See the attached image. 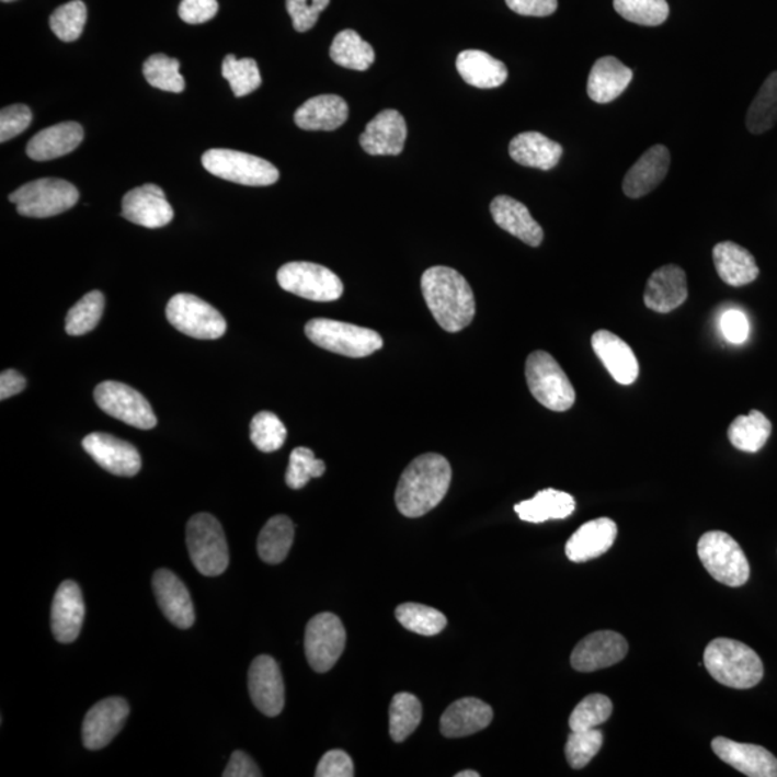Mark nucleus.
Returning a JSON list of instances; mask_svg holds the SVG:
<instances>
[{
    "label": "nucleus",
    "instance_id": "nucleus-1",
    "mask_svg": "<svg viewBox=\"0 0 777 777\" xmlns=\"http://www.w3.org/2000/svg\"><path fill=\"white\" fill-rule=\"evenodd\" d=\"M422 294L436 323L458 333L472 323L476 298L467 279L448 266H432L421 278Z\"/></svg>",
    "mask_w": 777,
    "mask_h": 777
},
{
    "label": "nucleus",
    "instance_id": "nucleus-2",
    "mask_svg": "<svg viewBox=\"0 0 777 777\" xmlns=\"http://www.w3.org/2000/svg\"><path fill=\"white\" fill-rule=\"evenodd\" d=\"M453 470L448 459L439 454H424L413 459L399 480L397 507L404 517L425 516L447 495Z\"/></svg>",
    "mask_w": 777,
    "mask_h": 777
},
{
    "label": "nucleus",
    "instance_id": "nucleus-3",
    "mask_svg": "<svg viewBox=\"0 0 777 777\" xmlns=\"http://www.w3.org/2000/svg\"><path fill=\"white\" fill-rule=\"evenodd\" d=\"M705 665L717 683L730 688H753L763 678L761 656L734 639L717 638L708 643Z\"/></svg>",
    "mask_w": 777,
    "mask_h": 777
},
{
    "label": "nucleus",
    "instance_id": "nucleus-4",
    "mask_svg": "<svg viewBox=\"0 0 777 777\" xmlns=\"http://www.w3.org/2000/svg\"><path fill=\"white\" fill-rule=\"evenodd\" d=\"M306 335L316 346L342 356H370L384 347V339L375 330L330 319H312L306 324Z\"/></svg>",
    "mask_w": 777,
    "mask_h": 777
},
{
    "label": "nucleus",
    "instance_id": "nucleus-5",
    "mask_svg": "<svg viewBox=\"0 0 777 777\" xmlns=\"http://www.w3.org/2000/svg\"><path fill=\"white\" fill-rule=\"evenodd\" d=\"M528 389L536 401L555 412L569 411L576 401L572 381L547 352H533L526 362Z\"/></svg>",
    "mask_w": 777,
    "mask_h": 777
},
{
    "label": "nucleus",
    "instance_id": "nucleus-6",
    "mask_svg": "<svg viewBox=\"0 0 777 777\" xmlns=\"http://www.w3.org/2000/svg\"><path fill=\"white\" fill-rule=\"evenodd\" d=\"M186 542L193 565L204 576H219L228 569L227 537L218 519L210 514L199 513L188 519Z\"/></svg>",
    "mask_w": 777,
    "mask_h": 777
},
{
    "label": "nucleus",
    "instance_id": "nucleus-7",
    "mask_svg": "<svg viewBox=\"0 0 777 777\" xmlns=\"http://www.w3.org/2000/svg\"><path fill=\"white\" fill-rule=\"evenodd\" d=\"M78 199L80 193L72 183L53 178L36 179L9 195L18 214L27 218H50L67 213Z\"/></svg>",
    "mask_w": 777,
    "mask_h": 777
},
{
    "label": "nucleus",
    "instance_id": "nucleus-8",
    "mask_svg": "<svg viewBox=\"0 0 777 777\" xmlns=\"http://www.w3.org/2000/svg\"><path fill=\"white\" fill-rule=\"evenodd\" d=\"M698 558L717 582L740 587L751 578V564L742 547L728 533L708 532L698 541Z\"/></svg>",
    "mask_w": 777,
    "mask_h": 777
},
{
    "label": "nucleus",
    "instance_id": "nucleus-9",
    "mask_svg": "<svg viewBox=\"0 0 777 777\" xmlns=\"http://www.w3.org/2000/svg\"><path fill=\"white\" fill-rule=\"evenodd\" d=\"M202 164L214 176L245 186H271L279 179L278 169L266 160L238 150L213 149L202 156Z\"/></svg>",
    "mask_w": 777,
    "mask_h": 777
},
{
    "label": "nucleus",
    "instance_id": "nucleus-10",
    "mask_svg": "<svg viewBox=\"0 0 777 777\" xmlns=\"http://www.w3.org/2000/svg\"><path fill=\"white\" fill-rule=\"evenodd\" d=\"M165 317L174 329L188 338L216 340L227 333L228 325L224 316L193 294L182 293L170 298Z\"/></svg>",
    "mask_w": 777,
    "mask_h": 777
},
{
    "label": "nucleus",
    "instance_id": "nucleus-11",
    "mask_svg": "<svg viewBox=\"0 0 777 777\" xmlns=\"http://www.w3.org/2000/svg\"><path fill=\"white\" fill-rule=\"evenodd\" d=\"M277 279L285 292L311 301H335L344 292L333 271L312 262H288L278 270Z\"/></svg>",
    "mask_w": 777,
    "mask_h": 777
},
{
    "label": "nucleus",
    "instance_id": "nucleus-12",
    "mask_svg": "<svg viewBox=\"0 0 777 777\" xmlns=\"http://www.w3.org/2000/svg\"><path fill=\"white\" fill-rule=\"evenodd\" d=\"M94 399L101 411L124 424L139 430H153L158 425V418L149 401L122 381H103L96 386Z\"/></svg>",
    "mask_w": 777,
    "mask_h": 777
},
{
    "label": "nucleus",
    "instance_id": "nucleus-13",
    "mask_svg": "<svg viewBox=\"0 0 777 777\" xmlns=\"http://www.w3.org/2000/svg\"><path fill=\"white\" fill-rule=\"evenodd\" d=\"M346 647V629L339 616L316 615L306 628L305 650L308 664L317 673H328Z\"/></svg>",
    "mask_w": 777,
    "mask_h": 777
},
{
    "label": "nucleus",
    "instance_id": "nucleus-14",
    "mask_svg": "<svg viewBox=\"0 0 777 777\" xmlns=\"http://www.w3.org/2000/svg\"><path fill=\"white\" fill-rule=\"evenodd\" d=\"M130 707L124 698L110 697L96 702L82 723V743L89 751L108 746L123 730Z\"/></svg>",
    "mask_w": 777,
    "mask_h": 777
},
{
    "label": "nucleus",
    "instance_id": "nucleus-15",
    "mask_svg": "<svg viewBox=\"0 0 777 777\" xmlns=\"http://www.w3.org/2000/svg\"><path fill=\"white\" fill-rule=\"evenodd\" d=\"M82 448L105 471L119 477H135L141 468V457L135 445L116 436L93 432L82 441Z\"/></svg>",
    "mask_w": 777,
    "mask_h": 777
},
{
    "label": "nucleus",
    "instance_id": "nucleus-16",
    "mask_svg": "<svg viewBox=\"0 0 777 777\" xmlns=\"http://www.w3.org/2000/svg\"><path fill=\"white\" fill-rule=\"evenodd\" d=\"M248 688L252 702L268 717L282 715L285 705L284 679L277 661L270 655H260L252 661L248 673Z\"/></svg>",
    "mask_w": 777,
    "mask_h": 777
},
{
    "label": "nucleus",
    "instance_id": "nucleus-17",
    "mask_svg": "<svg viewBox=\"0 0 777 777\" xmlns=\"http://www.w3.org/2000/svg\"><path fill=\"white\" fill-rule=\"evenodd\" d=\"M628 654V642L614 631L593 632L574 648L570 662L581 673L608 669L618 664Z\"/></svg>",
    "mask_w": 777,
    "mask_h": 777
},
{
    "label": "nucleus",
    "instance_id": "nucleus-18",
    "mask_svg": "<svg viewBox=\"0 0 777 777\" xmlns=\"http://www.w3.org/2000/svg\"><path fill=\"white\" fill-rule=\"evenodd\" d=\"M122 215L140 227L156 229L172 222L174 213L162 187L147 183L124 195Z\"/></svg>",
    "mask_w": 777,
    "mask_h": 777
},
{
    "label": "nucleus",
    "instance_id": "nucleus-19",
    "mask_svg": "<svg viewBox=\"0 0 777 777\" xmlns=\"http://www.w3.org/2000/svg\"><path fill=\"white\" fill-rule=\"evenodd\" d=\"M84 616V596L80 586L72 581L62 582L55 593L50 609V629L55 639L62 643L76 641L80 637Z\"/></svg>",
    "mask_w": 777,
    "mask_h": 777
},
{
    "label": "nucleus",
    "instance_id": "nucleus-20",
    "mask_svg": "<svg viewBox=\"0 0 777 777\" xmlns=\"http://www.w3.org/2000/svg\"><path fill=\"white\" fill-rule=\"evenodd\" d=\"M408 127L401 113L397 110H384L367 124L362 133V149L370 156L401 155L407 141Z\"/></svg>",
    "mask_w": 777,
    "mask_h": 777
},
{
    "label": "nucleus",
    "instance_id": "nucleus-21",
    "mask_svg": "<svg viewBox=\"0 0 777 777\" xmlns=\"http://www.w3.org/2000/svg\"><path fill=\"white\" fill-rule=\"evenodd\" d=\"M712 751L735 770L749 777H777V758L765 747L756 744L733 742L725 738H716L711 742Z\"/></svg>",
    "mask_w": 777,
    "mask_h": 777
},
{
    "label": "nucleus",
    "instance_id": "nucleus-22",
    "mask_svg": "<svg viewBox=\"0 0 777 777\" xmlns=\"http://www.w3.org/2000/svg\"><path fill=\"white\" fill-rule=\"evenodd\" d=\"M688 297L687 275L678 265H664L652 273L643 301L650 310L666 315L682 307Z\"/></svg>",
    "mask_w": 777,
    "mask_h": 777
},
{
    "label": "nucleus",
    "instance_id": "nucleus-23",
    "mask_svg": "<svg viewBox=\"0 0 777 777\" xmlns=\"http://www.w3.org/2000/svg\"><path fill=\"white\" fill-rule=\"evenodd\" d=\"M156 599L165 618L181 629L195 624V609L185 583L168 569H160L153 576Z\"/></svg>",
    "mask_w": 777,
    "mask_h": 777
},
{
    "label": "nucleus",
    "instance_id": "nucleus-24",
    "mask_svg": "<svg viewBox=\"0 0 777 777\" xmlns=\"http://www.w3.org/2000/svg\"><path fill=\"white\" fill-rule=\"evenodd\" d=\"M592 347L597 358L618 384L629 386L636 384L639 375V363L632 348L613 331L597 330L592 335Z\"/></svg>",
    "mask_w": 777,
    "mask_h": 777
},
{
    "label": "nucleus",
    "instance_id": "nucleus-25",
    "mask_svg": "<svg viewBox=\"0 0 777 777\" xmlns=\"http://www.w3.org/2000/svg\"><path fill=\"white\" fill-rule=\"evenodd\" d=\"M618 527L614 519L602 517L579 527L565 542V556L570 562L583 563L599 558L614 546Z\"/></svg>",
    "mask_w": 777,
    "mask_h": 777
},
{
    "label": "nucleus",
    "instance_id": "nucleus-26",
    "mask_svg": "<svg viewBox=\"0 0 777 777\" xmlns=\"http://www.w3.org/2000/svg\"><path fill=\"white\" fill-rule=\"evenodd\" d=\"M671 163L670 150L655 145L639 158L624 179L625 195L638 199L654 191L664 181Z\"/></svg>",
    "mask_w": 777,
    "mask_h": 777
},
{
    "label": "nucleus",
    "instance_id": "nucleus-27",
    "mask_svg": "<svg viewBox=\"0 0 777 777\" xmlns=\"http://www.w3.org/2000/svg\"><path fill=\"white\" fill-rule=\"evenodd\" d=\"M490 210L494 222L501 229L512 233L527 245L535 248L541 245L545 232L522 202L505 195L496 196L491 202Z\"/></svg>",
    "mask_w": 777,
    "mask_h": 777
},
{
    "label": "nucleus",
    "instance_id": "nucleus-28",
    "mask_svg": "<svg viewBox=\"0 0 777 777\" xmlns=\"http://www.w3.org/2000/svg\"><path fill=\"white\" fill-rule=\"evenodd\" d=\"M493 708L478 698H461L453 702L441 717V733L445 738H466L489 728L493 721Z\"/></svg>",
    "mask_w": 777,
    "mask_h": 777
},
{
    "label": "nucleus",
    "instance_id": "nucleus-29",
    "mask_svg": "<svg viewBox=\"0 0 777 777\" xmlns=\"http://www.w3.org/2000/svg\"><path fill=\"white\" fill-rule=\"evenodd\" d=\"M84 140V128L76 122L55 124L36 133L27 142L26 155L36 162L58 159L70 155Z\"/></svg>",
    "mask_w": 777,
    "mask_h": 777
},
{
    "label": "nucleus",
    "instance_id": "nucleus-30",
    "mask_svg": "<svg viewBox=\"0 0 777 777\" xmlns=\"http://www.w3.org/2000/svg\"><path fill=\"white\" fill-rule=\"evenodd\" d=\"M348 105L339 95H317L294 114L297 126L307 132H333L347 122Z\"/></svg>",
    "mask_w": 777,
    "mask_h": 777
},
{
    "label": "nucleus",
    "instance_id": "nucleus-31",
    "mask_svg": "<svg viewBox=\"0 0 777 777\" xmlns=\"http://www.w3.org/2000/svg\"><path fill=\"white\" fill-rule=\"evenodd\" d=\"M633 72L615 57H604L593 64L587 94L595 103L606 104L618 99L631 84Z\"/></svg>",
    "mask_w": 777,
    "mask_h": 777
},
{
    "label": "nucleus",
    "instance_id": "nucleus-32",
    "mask_svg": "<svg viewBox=\"0 0 777 777\" xmlns=\"http://www.w3.org/2000/svg\"><path fill=\"white\" fill-rule=\"evenodd\" d=\"M514 162L526 168L551 170L562 159L563 147L537 132H524L509 147Z\"/></svg>",
    "mask_w": 777,
    "mask_h": 777
},
{
    "label": "nucleus",
    "instance_id": "nucleus-33",
    "mask_svg": "<svg viewBox=\"0 0 777 777\" xmlns=\"http://www.w3.org/2000/svg\"><path fill=\"white\" fill-rule=\"evenodd\" d=\"M717 274L731 287H743L758 277V266L746 248L725 241L717 243L712 250Z\"/></svg>",
    "mask_w": 777,
    "mask_h": 777
},
{
    "label": "nucleus",
    "instance_id": "nucleus-34",
    "mask_svg": "<svg viewBox=\"0 0 777 777\" xmlns=\"http://www.w3.org/2000/svg\"><path fill=\"white\" fill-rule=\"evenodd\" d=\"M457 70L467 84L477 89H496L509 78L505 64L480 49L462 50L457 58Z\"/></svg>",
    "mask_w": 777,
    "mask_h": 777
},
{
    "label": "nucleus",
    "instance_id": "nucleus-35",
    "mask_svg": "<svg viewBox=\"0 0 777 777\" xmlns=\"http://www.w3.org/2000/svg\"><path fill=\"white\" fill-rule=\"evenodd\" d=\"M516 513L523 522L545 523L547 519H563L572 516L576 510V501L564 491L547 489L540 491L532 500L516 504Z\"/></svg>",
    "mask_w": 777,
    "mask_h": 777
},
{
    "label": "nucleus",
    "instance_id": "nucleus-36",
    "mask_svg": "<svg viewBox=\"0 0 777 777\" xmlns=\"http://www.w3.org/2000/svg\"><path fill=\"white\" fill-rule=\"evenodd\" d=\"M330 58L348 70L366 71L375 62L376 54L374 47L356 31L346 30L335 35L330 47Z\"/></svg>",
    "mask_w": 777,
    "mask_h": 777
},
{
    "label": "nucleus",
    "instance_id": "nucleus-37",
    "mask_svg": "<svg viewBox=\"0 0 777 777\" xmlns=\"http://www.w3.org/2000/svg\"><path fill=\"white\" fill-rule=\"evenodd\" d=\"M294 541V524L287 516H275L266 522L259 536V555L265 563L284 562Z\"/></svg>",
    "mask_w": 777,
    "mask_h": 777
},
{
    "label": "nucleus",
    "instance_id": "nucleus-38",
    "mask_svg": "<svg viewBox=\"0 0 777 777\" xmlns=\"http://www.w3.org/2000/svg\"><path fill=\"white\" fill-rule=\"evenodd\" d=\"M772 435V424L762 412L735 418L729 427L731 445L743 453H758Z\"/></svg>",
    "mask_w": 777,
    "mask_h": 777
},
{
    "label": "nucleus",
    "instance_id": "nucleus-39",
    "mask_svg": "<svg viewBox=\"0 0 777 777\" xmlns=\"http://www.w3.org/2000/svg\"><path fill=\"white\" fill-rule=\"evenodd\" d=\"M777 123V71L763 82L749 107L746 126L753 135H763Z\"/></svg>",
    "mask_w": 777,
    "mask_h": 777
},
{
    "label": "nucleus",
    "instance_id": "nucleus-40",
    "mask_svg": "<svg viewBox=\"0 0 777 777\" xmlns=\"http://www.w3.org/2000/svg\"><path fill=\"white\" fill-rule=\"evenodd\" d=\"M422 705L418 697L409 693H399L393 697L389 710L390 735L397 743L403 742L420 725Z\"/></svg>",
    "mask_w": 777,
    "mask_h": 777
},
{
    "label": "nucleus",
    "instance_id": "nucleus-41",
    "mask_svg": "<svg viewBox=\"0 0 777 777\" xmlns=\"http://www.w3.org/2000/svg\"><path fill=\"white\" fill-rule=\"evenodd\" d=\"M397 618L408 631L424 637L438 636L447 627V618L438 609L421 604H403L397 608Z\"/></svg>",
    "mask_w": 777,
    "mask_h": 777
},
{
    "label": "nucleus",
    "instance_id": "nucleus-42",
    "mask_svg": "<svg viewBox=\"0 0 777 777\" xmlns=\"http://www.w3.org/2000/svg\"><path fill=\"white\" fill-rule=\"evenodd\" d=\"M222 76L231 84L233 94L241 99L254 93L260 89L262 78L255 59H238L236 55L229 54L222 62Z\"/></svg>",
    "mask_w": 777,
    "mask_h": 777
},
{
    "label": "nucleus",
    "instance_id": "nucleus-43",
    "mask_svg": "<svg viewBox=\"0 0 777 777\" xmlns=\"http://www.w3.org/2000/svg\"><path fill=\"white\" fill-rule=\"evenodd\" d=\"M105 306L104 294L91 292L85 294L76 306L68 311L66 330L70 335H84L99 325Z\"/></svg>",
    "mask_w": 777,
    "mask_h": 777
},
{
    "label": "nucleus",
    "instance_id": "nucleus-44",
    "mask_svg": "<svg viewBox=\"0 0 777 777\" xmlns=\"http://www.w3.org/2000/svg\"><path fill=\"white\" fill-rule=\"evenodd\" d=\"M181 62L170 58L164 54L151 55L142 66V73L147 82L155 89L169 91V93H182L185 90V80L179 72Z\"/></svg>",
    "mask_w": 777,
    "mask_h": 777
},
{
    "label": "nucleus",
    "instance_id": "nucleus-45",
    "mask_svg": "<svg viewBox=\"0 0 777 777\" xmlns=\"http://www.w3.org/2000/svg\"><path fill=\"white\" fill-rule=\"evenodd\" d=\"M615 11L624 20L643 26H659L669 20L666 0H614Z\"/></svg>",
    "mask_w": 777,
    "mask_h": 777
},
{
    "label": "nucleus",
    "instance_id": "nucleus-46",
    "mask_svg": "<svg viewBox=\"0 0 777 777\" xmlns=\"http://www.w3.org/2000/svg\"><path fill=\"white\" fill-rule=\"evenodd\" d=\"M251 441L262 453H274L283 447L287 439V430L273 412L256 413L251 421Z\"/></svg>",
    "mask_w": 777,
    "mask_h": 777
},
{
    "label": "nucleus",
    "instance_id": "nucleus-47",
    "mask_svg": "<svg viewBox=\"0 0 777 777\" xmlns=\"http://www.w3.org/2000/svg\"><path fill=\"white\" fill-rule=\"evenodd\" d=\"M613 701L604 694H592L583 698L570 715L569 725L572 731L597 729L613 715Z\"/></svg>",
    "mask_w": 777,
    "mask_h": 777
},
{
    "label": "nucleus",
    "instance_id": "nucleus-48",
    "mask_svg": "<svg viewBox=\"0 0 777 777\" xmlns=\"http://www.w3.org/2000/svg\"><path fill=\"white\" fill-rule=\"evenodd\" d=\"M87 24V7L81 0H72L59 7L49 18L50 30L64 43L80 38Z\"/></svg>",
    "mask_w": 777,
    "mask_h": 777
},
{
    "label": "nucleus",
    "instance_id": "nucleus-49",
    "mask_svg": "<svg viewBox=\"0 0 777 777\" xmlns=\"http://www.w3.org/2000/svg\"><path fill=\"white\" fill-rule=\"evenodd\" d=\"M604 734L599 729L572 731L565 743V758L573 769H583L599 753Z\"/></svg>",
    "mask_w": 777,
    "mask_h": 777
},
{
    "label": "nucleus",
    "instance_id": "nucleus-50",
    "mask_svg": "<svg viewBox=\"0 0 777 777\" xmlns=\"http://www.w3.org/2000/svg\"><path fill=\"white\" fill-rule=\"evenodd\" d=\"M325 472V464L317 459L315 453L306 447L296 448L289 455L285 482L289 489L301 490L311 478H320Z\"/></svg>",
    "mask_w": 777,
    "mask_h": 777
},
{
    "label": "nucleus",
    "instance_id": "nucleus-51",
    "mask_svg": "<svg viewBox=\"0 0 777 777\" xmlns=\"http://www.w3.org/2000/svg\"><path fill=\"white\" fill-rule=\"evenodd\" d=\"M329 4L330 0H287V12L292 16L294 30L310 31Z\"/></svg>",
    "mask_w": 777,
    "mask_h": 777
},
{
    "label": "nucleus",
    "instance_id": "nucleus-52",
    "mask_svg": "<svg viewBox=\"0 0 777 777\" xmlns=\"http://www.w3.org/2000/svg\"><path fill=\"white\" fill-rule=\"evenodd\" d=\"M32 113L24 104L11 105L0 113V141L7 142L20 136L31 126Z\"/></svg>",
    "mask_w": 777,
    "mask_h": 777
},
{
    "label": "nucleus",
    "instance_id": "nucleus-53",
    "mask_svg": "<svg viewBox=\"0 0 777 777\" xmlns=\"http://www.w3.org/2000/svg\"><path fill=\"white\" fill-rule=\"evenodd\" d=\"M218 9V0H182L179 4V16L186 24L199 25L214 20Z\"/></svg>",
    "mask_w": 777,
    "mask_h": 777
},
{
    "label": "nucleus",
    "instance_id": "nucleus-54",
    "mask_svg": "<svg viewBox=\"0 0 777 777\" xmlns=\"http://www.w3.org/2000/svg\"><path fill=\"white\" fill-rule=\"evenodd\" d=\"M317 777H353L352 757L343 751H330L321 757L316 770Z\"/></svg>",
    "mask_w": 777,
    "mask_h": 777
},
{
    "label": "nucleus",
    "instance_id": "nucleus-55",
    "mask_svg": "<svg viewBox=\"0 0 777 777\" xmlns=\"http://www.w3.org/2000/svg\"><path fill=\"white\" fill-rule=\"evenodd\" d=\"M721 331L731 344H743L751 335V323L747 316L740 310H729L721 316Z\"/></svg>",
    "mask_w": 777,
    "mask_h": 777
},
{
    "label": "nucleus",
    "instance_id": "nucleus-56",
    "mask_svg": "<svg viewBox=\"0 0 777 777\" xmlns=\"http://www.w3.org/2000/svg\"><path fill=\"white\" fill-rule=\"evenodd\" d=\"M505 3L523 16H549L558 9V0H505Z\"/></svg>",
    "mask_w": 777,
    "mask_h": 777
},
{
    "label": "nucleus",
    "instance_id": "nucleus-57",
    "mask_svg": "<svg viewBox=\"0 0 777 777\" xmlns=\"http://www.w3.org/2000/svg\"><path fill=\"white\" fill-rule=\"evenodd\" d=\"M262 772L247 753L237 751L232 753L224 777H260Z\"/></svg>",
    "mask_w": 777,
    "mask_h": 777
},
{
    "label": "nucleus",
    "instance_id": "nucleus-58",
    "mask_svg": "<svg viewBox=\"0 0 777 777\" xmlns=\"http://www.w3.org/2000/svg\"><path fill=\"white\" fill-rule=\"evenodd\" d=\"M25 388L26 379L20 372L13 369L2 372V376H0V399L2 401L24 392Z\"/></svg>",
    "mask_w": 777,
    "mask_h": 777
},
{
    "label": "nucleus",
    "instance_id": "nucleus-59",
    "mask_svg": "<svg viewBox=\"0 0 777 777\" xmlns=\"http://www.w3.org/2000/svg\"><path fill=\"white\" fill-rule=\"evenodd\" d=\"M455 777H480V774L473 770H462L459 772V774L455 775Z\"/></svg>",
    "mask_w": 777,
    "mask_h": 777
},
{
    "label": "nucleus",
    "instance_id": "nucleus-60",
    "mask_svg": "<svg viewBox=\"0 0 777 777\" xmlns=\"http://www.w3.org/2000/svg\"><path fill=\"white\" fill-rule=\"evenodd\" d=\"M2 2H13V0H2Z\"/></svg>",
    "mask_w": 777,
    "mask_h": 777
}]
</instances>
